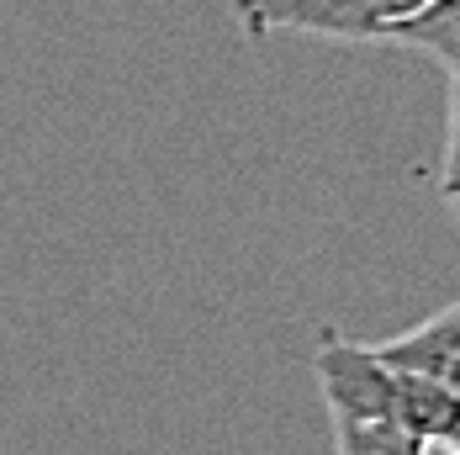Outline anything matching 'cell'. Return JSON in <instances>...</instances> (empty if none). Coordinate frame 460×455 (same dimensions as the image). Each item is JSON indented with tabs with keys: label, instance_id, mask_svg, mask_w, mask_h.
<instances>
[{
	"label": "cell",
	"instance_id": "obj_1",
	"mask_svg": "<svg viewBox=\"0 0 460 455\" xmlns=\"http://www.w3.org/2000/svg\"><path fill=\"white\" fill-rule=\"evenodd\" d=\"M429 0H233V16L249 38L302 32L333 43H386Z\"/></svg>",
	"mask_w": 460,
	"mask_h": 455
},
{
	"label": "cell",
	"instance_id": "obj_2",
	"mask_svg": "<svg viewBox=\"0 0 460 455\" xmlns=\"http://www.w3.org/2000/svg\"><path fill=\"white\" fill-rule=\"evenodd\" d=\"M313 365H318V392L328 403V418H392L397 370L376 355V344H355L339 328H323Z\"/></svg>",
	"mask_w": 460,
	"mask_h": 455
},
{
	"label": "cell",
	"instance_id": "obj_3",
	"mask_svg": "<svg viewBox=\"0 0 460 455\" xmlns=\"http://www.w3.org/2000/svg\"><path fill=\"white\" fill-rule=\"evenodd\" d=\"M376 355L386 365H402V370H423V376H439L445 387L460 392V302L423 318L418 328L376 344Z\"/></svg>",
	"mask_w": 460,
	"mask_h": 455
},
{
	"label": "cell",
	"instance_id": "obj_4",
	"mask_svg": "<svg viewBox=\"0 0 460 455\" xmlns=\"http://www.w3.org/2000/svg\"><path fill=\"white\" fill-rule=\"evenodd\" d=\"M397 370V403H392V424H402L408 434L429 440V445H456L460 440V392L445 387L439 376L423 370Z\"/></svg>",
	"mask_w": 460,
	"mask_h": 455
},
{
	"label": "cell",
	"instance_id": "obj_5",
	"mask_svg": "<svg viewBox=\"0 0 460 455\" xmlns=\"http://www.w3.org/2000/svg\"><path fill=\"white\" fill-rule=\"evenodd\" d=\"M386 43H402V48H418L429 58H439L445 69L460 64V0H429L423 11H413Z\"/></svg>",
	"mask_w": 460,
	"mask_h": 455
},
{
	"label": "cell",
	"instance_id": "obj_6",
	"mask_svg": "<svg viewBox=\"0 0 460 455\" xmlns=\"http://www.w3.org/2000/svg\"><path fill=\"white\" fill-rule=\"evenodd\" d=\"M333 451L339 455H429V440L408 434L392 418H333Z\"/></svg>",
	"mask_w": 460,
	"mask_h": 455
},
{
	"label": "cell",
	"instance_id": "obj_7",
	"mask_svg": "<svg viewBox=\"0 0 460 455\" xmlns=\"http://www.w3.org/2000/svg\"><path fill=\"white\" fill-rule=\"evenodd\" d=\"M450 75H456V95H450V148H445V170L460 165V64H450Z\"/></svg>",
	"mask_w": 460,
	"mask_h": 455
},
{
	"label": "cell",
	"instance_id": "obj_8",
	"mask_svg": "<svg viewBox=\"0 0 460 455\" xmlns=\"http://www.w3.org/2000/svg\"><path fill=\"white\" fill-rule=\"evenodd\" d=\"M445 201H450V212H456V223H460V165L445 170Z\"/></svg>",
	"mask_w": 460,
	"mask_h": 455
},
{
	"label": "cell",
	"instance_id": "obj_9",
	"mask_svg": "<svg viewBox=\"0 0 460 455\" xmlns=\"http://www.w3.org/2000/svg\"><path fill=\"white\" fill-rule=\"evenodd\" d=\"M429 455H460L456 445H429Z\"/></svg>",
	"mask_w": 460,
	"mask_h": 455
},
{
	"label": "cell",
	"instance_id": "obj_10",
	"mask_svg": "<svg viewBox=\"0 0 460 455\" xmlns=\"http://www.w3.org/2000/svg\"><path fill=\"white\" fill-rule=\"evenodd\" d=\"M456 445H460V440H456Z\"/></svg>",
	"mask_w": 460,
	"mask_h": 455
},
{
	"label": "cell",
	"instance_id": "obj_11",
	"mask_svg": "<svg viewBox=\"0 0 460 455\" xmlns=\"http://www.w3.org/2000/svg\"><path fill=\"white\" fill-rule=\"evenodd\" d=\"M456 451H460V445H456Z\"/></svg>",
	"mask_w": 460,
	"mask_h": 455
}]
</instances>
